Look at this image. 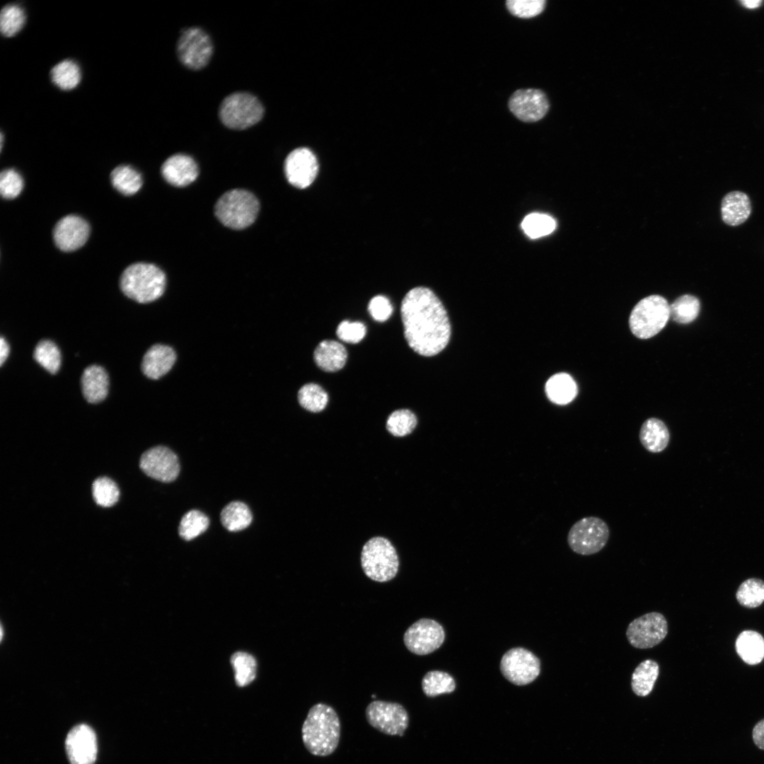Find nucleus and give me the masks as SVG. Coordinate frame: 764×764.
I'll use <instances>...</instances> for the list:
<instances>
[{"label":"nucleus","mask_w":764,"mask_h":764,"mask_svg":"<svg viewBox=\"0 0 764 764\" xmlns=\"http://www.w3.org/2000/svg\"><path fill=\"white\" fill-rule=\"evenodd\" d=\"M90 233L88 222L76 215H67L62 218L53 229V239L58 248L71 252L82 247Z\"/></svg>","instance_id":"a211bd4d"},{"label":"nucleus","mask_w":764,"mask_h":764,"mask_svg":"<svg viewBox=\"0 0 764 764\" xmlns=\"http://www.w3.org/2000/svg\"><path fill=\"white\" fill-rule=\"evenodd\" d=\"M298 400L304 409L310 412H318L326 407L328 395L321 386L311 383L303 385L300 388Z\"/></svg>","instance_id":"473e14b6"},{"label":"nucleus","mask_w":764,"mask_h":764,"mask_svg":"<svg viewBox=\"0 0 764 764\" xmlns=\"http://www.w3.org/2000/svg\"><path fill=\"white\" fill-rule=\"evenodd\" d=\"M54 85L62 90L69 91L76 88L81 81V71L78 64L72 60L66 59L57 64L50 71Z\"/></svg>","instance_id":"c756f323"},{"label":"nucleus","mask_w":764,"mask_h":764,"mask_svg":"<svg viewBox=\"0 0 764 764\" xmlns=\"http://www.w3.org/2000/svg\"><path fill=\"white\" fill-rule=\"evenodd\" d=\"M164 179L175 187H185L197 178L199 170L195 160L183 154H174L168 158L161 166Z\"/></svg>","instance_id":"6ab92c4d"},{"label":"nucleus","mask_w":764,"mask_h":764,"mask_svg":"<svg viewBox=\"0 0 764 764\" xmlns=\"http://www.w3.org/2000/svg\"><path fill=\"white\" fill-rule=\"evenodd\" d=\"M511 112L520 120L534 122L548 112L549 103L544 92L539 89H519L509 100Z\"/></svg>","instance_id":"2eb2a0df"},{"label":"nucleus","mask_w":764,"mask_h":764,"mask_svg":"<svg viewBox=\"0 0 764 764\" xmlns=\"http://www.w3.org/2000/svg\"><path fill=\"white\" fill-rule=\"evenodd\" d=\"M639 439L642 446L649 452L660 453L668 446L670 433L665 423L655 417L645 420L641 426Z\"/></svg>","instance_id":"b1692460"},{"label":"nucleus","mask_w":764,"mask_h":764,"mask_svg":"<svg viewBox=\"0 0 764 764\" xmlns=\"http://www.w3.org/2000/svg\"><path fill=\"white\" fill-rule=\"evenodd\" d=\"M139 466L149 477L169 482L175 480L180 472V463L175 453L165 446H155L141 456Z\"/></svg>","instance_id":"4468645a"},{"label":"nucleus","mask_w":764,"mask_h":764,"mask_svg":"<svg viewBox=\"0 0 764 764\" xmlns=\"http://www.w3.org/2000/svg\"><path fill=\"white\" fill-rule=\"evenodd\" d=\"M109 380L105 370L98 365L88 366L81 376L84 398L90 403L103 401L108 393Z\"/></svg>","instance_id":"4be33fe9"},{"label":"nucleus","mask_w":764,"mask_h":764,"mask_svg":"<svg viewBox=\"0 0 764 764\" xmlns=\"http://www.w3.org/2000/svg\"><path fill=\"white\" fill-rule=\"evenodd\" d=\"M318 171L316 156L307 148H298L286 156L284 173L288 182L298 188L308 187L315 180Z\"/></svg>","instance_id":"dca6fc26"},{"label":"nucleus","mask_w":764,"mask_h":764,"mask_svg":"<svg viewBox=\"0 0 764 764\" xmlns=\"http://www.w3.org/2000/svg\"><path fill=\"white\" fill-rule=\"evenodd\" d=\"M219 115L226 127L233 129H245L261 120L264 115V108L255 96L245 92H236L223 100Z\"/></svg>","instance_id":"0eeeda50"},{"label":"nucleus","mask_w":764,"mask_h":764,"mask_svg":"<svg viewBox=\"0 0 764 764\" xmlns=\"http://www.w3.org/2000/svg\"><path fill=\"white\" fill-rule=\"evenodd\" d=\"M120 286L128 298L141 303H150L163 294L166 276L159 267L153 264L137 262L124 270Z\"/></svg>","instance_id":"7ed1b4c3"},{"label":"nucleus","mask_w":764,"mask_h":764,"mask_svg":"<svg viewBox=\"0 0 764 764\" xmlns=\"http://www.w3.org/2000/svg\"><path fill=\"white\" fill-rule=\"evenodd\" d=\"M33 357L35 360L51 374H55L61 365V354L57 346L52 341L45 340L36 345Z\"/></svg>","instance_id":"f704fd0d"},{"label":"nucleus","mask_w":764,"mask_h":764,"mask_svg":"<svg viewBox=\"0 0 764 764\" xmlns=\"http://www.w3.org/2000/svg\"><path fill=\"white\" fill-rule=\"evenodd\" d=\"M545 393L552 403L566 405L576 397L577 386L567 374L559 373L551 376L545 384Z\"/></svg>","instance_id":"393cba45"},{"label":"nucleus","mask_w":764,"mask_h":764,"mask_svg":"<svg viewBox=\"0 0 764 764\" xmlns=\"http://www.w3.org/2000/svg\"><path fill=\"white\" fill-rule=\"evenodd\" d=\"M736 649L746 664H757L764 658V639L757 632L745 630L736 639Z\"/></svg>","instance_id":"a878e982"},{"label":"nucleus","mask_w":764,"mask_h":764,"mask_svg":"<svg viewBox=\"0 0 764 764\" xmlns=\"http://www.w3.org/2000/svg\"><path fill=\"white\" fill-rule=\"evenodd\" d=\"M112 186L124 195L129 196L137 192L142 185L141 174L128 165H121L111 172Z\"/></svg>","instance_id":"cd10ccee"},{"label":"nucleus","mask_w":764,"mask_h":764,"mask_svg":"<svg viewBox=\"0 0 764 764\" xmlns=\"http://www.w3.org/2000/svg\"><path fill=\"white\" fill-rule=\"evenodd\" d=\"M521 227L528 236L537 238L551 233L555 229L556 222L549 215L532 213L523 219Z\"/></svg>","instance_id":"e433bc0d"},{"label":"nucleus","mask_w":764,"mask_h":764,"mask_svg":"<svg viewBox=\"0 0 764 764\" xmlns=\"http://www.w3.org/2000/svg\"><path fill=\"white\" fill-rule=\"evenodd\" d=\"M445 639V632L436 621L422 618L411 625L405 631L403 642L407 649L417 655L429 654L441 647Z\"/></svg>","instance_id":"ddd939ff"},{"label":"nucleus","mask_w":764,"mask_h":764,"mask_svg":"<svg viewBox=\"0 0 764 764\" xmlns=\"http://www.w3.org/2000/svg\"><path fill=\"white\" fill-rule=\"evenodd\" d=\"M507 8L514 16L519 18H531L539 15L545 6V0H508Z\"/></svg>","instance_id":"37998d69"},{"label":"nucleus","mask_w":764,"mask_h":764,"mask_svg":"<svg viewBox=\"0 0 764 764\" xmlns=\"http://www.w3.org/2000/svg\"><path fill=\"white\" fill-rule=\"evenodd\" d=\"M175 360L176 354L170 347L154 345L144 355L141 371L146 377L158 379L171 369Z\"/></svg>","instance_id":"aec40b11"},{"label":"nucleus","mask_w":764,"mask_h":764,"mask_svg":"<svg viewBox=\"0 0 764 764\" xmlns=\"http://www.w3.org/2000/svg\"><path fill=\"white\" fill-rule=\"evenodd\" d=\"M752 738L755 745L764 751V719L759 721L754 726L752 731Z\"/></svg>","instance_id":"49530a36"},{"label":"nucleus","mask_w":764,"mask_h":764,"mask_svg":"<svg viewBox=\"0 0 764 764\" xmlns=\"http://www.w3.org/2000/svg\"><path fill=\"white\" fill-rule=\"evenodd\" d=\"M417 423L415 415L407 409L393 412L386 421V429L393 436H404L413 432Z\"/></svg>","instance_id":"4c0bfd02"},{"label":"nucleus","mask_w":764,"mask_h":764,"mask_svg":"<svg viewBox=\"0 0 764 764\" xmlns=\"http://www.w3.org/2000/svg\"><path fill=\"white\" fill-rule=\"evenodd\" d=\"M610 536L607 523L597 516H586L571 527L567 543L574 552L590 555L598 552L606 545Z\"/></svg>","instance_id":"6e6552de"},{"label":"nucleus","mask_w":764,"mask_h":764,"mask_svg":"<svg viewBox=\"0 0 764 764\" xmlns=\"http://www.w3.org/2000/svg\"><path fill=\"white\" fill-rule=\"evenodd\" d=\"M316 365L327 372H334L341 369L345 364L347 352L345 347L335 340L320 342L313 353Z\"/></svg>","instance_id":"5701e85b"},{"label":"nucleus","mask_w":764,"mask_h":764,"mask_svg":"<svg viewBox=\"0 0 764 764\" xmlns=\"http://www.w3.org/2000/svg\"><path fill=\"white\" fill-rule=\"evenodd\" d=\"M253 519L248 507L241 502L228 504L221 512L222 525L229 531H239L247 528Z\"/></svg>","instance_id":"c85d7f7f"},{"label":"nucleus","mask_w":764,"mask_h":764,"mask_svg":"<svg viewBox=\"0 0 764 764\" xmlns=\"http://www.w3.org/2000/svg\"><path fill=\"white\" fill-rule=\"evenodd\" d=\"M9 351H10V349H9L8 344L5 340V339L1 337V339H0V364H1V366H2L3 364L5 362V361L6 360V359H7V357L8 356V354H9Z\"/></svg>","instance_id":"de8ad7c7"},{"label":"nucleus","mask_w":764,"mask_h":764,"mask_svg":"<svg viewBox=\"0 0 764 764\" xmlns=\"http://www.w3.org/2000/svg\"><path fill=\"white\" fill-rule=\"evenodd\" d=\"M25 15L23 8L15 4L5 6L0 15V28L6 37H12L23 28Z\"/></svg>","instance_id":"ea45409f"},{"label":"nucleus","mask_w":764,"mask_h":764,"mask_svg":"<svg viewBox=\"0 0 764 764\" xmlns=\"http://www.w3.org/2000/svg\"><path fill=\"white\" fill-rule=\"evenodd\" d=\"M423 693L430 698L451 693L456 688V682L448 673L441 671L427 672L422 681Z\"/></svg>","instance_id":"7c9ffc66"},{"label":"nucleus","mask_w":764,"mask_h":764,"mask_svg":"<svg viewBox=\"0 0 764 764\" xmlns=\"http://www.w3.org/2000/svg\"><path fill=\"white\" fill-rule=\"evenodd\" d=\"M340 721L330 705L317 703L308 712L301 727L306 750L316 756H328L336 750L340 738Z\"/></svg>","instance_id":"f03ea898"},{"label":"nucleus","mask_w":764,"mask_h":764,"mask_svg":"<svg viewBox=\"0 0 764 764\" xmlns=\"http://www.w3.org/2000/svg\"><path fill=\"white\" fill-rule=\"evenodd\" d=\"M700 307V301L695 296L683 295L669 305L670 317L677 323H688L696 318Z\"/></svg>","instance_id":"2f4dec72"},{"label":"nucleus","mask_w":764,"mask_h":764,"mask_svg":"<svg viewBox=\"0 0 764 764\" xmlns=\"http://www.w3.org/2000/svg\"><path fill=\"white\" fill-rule=\"evenodd\" d=\"M659 673V664L652 659L642 661L632 675L631 686L638 696L648 695L652 690Z\"/></svg>","instance_id":"bb28decb"},{"label":"nucleus","mask_w":764,"mask_h":764,"mask_svg":"<svg viewBox=\"0 0 764 764\" xmlns=\"http://www.w3.org/2000/svg\"><path fill=\"white\" fill-rule=\"evenodd\" d=\"M92 492L96 504L103 507L113 506L120 497L117 485L107 477L98 478L93 482Z\"/></svg>","instance_id":"a19ab883"},{"label":"nucleus","mask_w":764,"mask_h":764,"mask_svg":"<svg viewBox=\"0 0 764 764\" xmlns=\"http://www.w3.org/2000/svg\"><path fill=\"white\" fill-rule=\"evenodd\" d=\"M500 671L503 676L516 685H525L532 683L539 675L540 662L531 651L516 647L508 650L500 661Z\"/></svg>","instance_id":"9b49d317"},{"label":"nucleus","mask_w":764,"mask_h":764,"mask_svg":"<svg viewBox=\"0 0 764 764\" xmlns=\"http://www.w3.org/2000/svg\"><path fill=\"white\" fill-rule=\"evenodd\" d=\"M366 332V326L361 322L342 321L337 326L336 334L339 339L347 342L356 344L360 342Z\"/></svg>","instance_id":"c03bdc74"},{"label":"nucleus","mask_w":764,"mask_h":764,"mask_svg":"<svg viewBox=\"0 0 764 764\" xmlns=\"http://www.w3.org/2000/svg\"><path fill=\"white\" fill-rule=\"evenodd\" d=\"M669 318L667 301L659 295H651L639 301L632 309L630 328L638 338L648 339L659 333Z\"/></svg>","instance_id":"423d86ee"},{"label":"nucleus","mask_w":764,"mask_h":764,"mask_svg":"<svg viewBox=\"0 0 764 764\" xmlns=\"http://www.w3.org/2000/svg\"><path fill=\"white\" fill-rule=\"evenodd\" d=\"M668 633V624L660 613L651 612L632 620L626 635L630 644L637 649H649L661 643Z\"/></svg>","instance_id":"f8f14e48"},{"label":"nucleus","mask_w":764,"mask_h":764,"mask_svg":"<svg viewBox=\"0 0 764 764\" xmlns=\"http://www.w3.org/2000/svg\"><path fill=\"white\" fill-rule=\"evenodd\" d=\"M365 715L372 727L389 736H403L409 724L407 710L398 702L374 700L366 707Z\"/></svg>","instance_id":"9d476101"},{"label":"nucleus","mask_w":764,"mask_h":764,"mask_svg":"<svg viewBox=\"0 0 764 764\" xmlns=\"http://www.w3.org/2000/svg\"><path fill=\"white\" fill-rule=\"evenodd\" d=\"M739 603L747 608H756L764 601V582L752 578L743 581L736 592Z\"/></svg>","instance_id":"58836bf2"},{"label":"nucleus","mask_w":764,"mask_h":764,"mask_svg":"<svg viewBox=\"0 0 764 764\" xmlns=\"http://www.w3.org/2000/svg\"><path fill=\"white\" fill-rule=\"evenodd\" d=\"M751 213V203L748 196L741 191L727 193L721 203L722 221L731 226L744 223Z\"/></svg>","instance_id":"412c9836"},{"label":"nucleus","mask_w":764,"mask_h":764,"mask_svg":"<svg viewBox=\"0 0 764 764\" xmlns=\"http://www.w3.org/2000/svg\"><path fill=\"white\" fill-rule=\"evenodd\" d=\"M231 662L235 673V681L238 686L248 685L254 680L256 661L253 656L238 652L231 656Z\"/></svg>","instance_id":"c9c22d12"},{"label":"nucleus","mask_w":764,"mask_h":764,"mask_svg":"<svg viewBox=\"0 0 764 764\" xmlns=\"http://www.w3.org/2000/svg\"><path fill=\"white\" fill-rule=\"evenodd\" d=\"M23 188V180L21 174L13 168L4 170L0 175V192L4 199L17 197Z\"/></svg>","instance_id":"79ce46f5"},{"label":"nucleus","mask_w":764,"mask_h":764,"mask_svg":"<svg viewBox=\"0 0 764 764\" xmlns=\"http://www.w3.org/2000/svg\"><path fill=\"white\" fill-rule=\"evenodd\" d=\"M361 564L364 574L369 579L386 582L396 576L399 558L395 548L387 538L374 537L364 545Z\"/></svg>","instance_id":"39448f33"},{"label":"nucleus","mask_w":764,"mask_h":764,"mask_svg":"<svg viewBox=\"0 0 764 764\" xmlns=\"http://www.w3.org/2000/svg\"><path fill=\"white\" fill-rule=\"evenodd\" d=\"M213 54L209 35L197 27L184 30L177 42V54L181 63L192 70L204 68Z\"/></svg>","instance_id":"1a4fd4ad"},{"label":"nucleus","mask_w":764,"mask_h":764,"mask_svg":"<svg viewBox=\"0 0 764 764\" xmlns=\"http://www.w3.org/2000/svg\"><path fill=\"white\" fill-rule=\"evenodd\" d=\"M740 3L742 4L743 6H744V7H746L747 8L754 9V8H758L763 4V1H760V0H758V1H756V0H753V1L745 0V1H740Z\"/></svg>","instance_id":"09e8293b"},{"label":"nucleus","mask_w":764,"mask_h":764,"mask_svg":"<svg viewBox=\"0 0 764 764\" xmlns=\"http://www.w3.org/2000/svg\"><path fill=\"white\" fill-rule=\"evenodd\" d=\"M368 310L375 320L383 322L391 316L393 306L388 298L382 295H377L369 301Z\"/></svg>","instance_id":"a18cd8bd"},{"label":"nucleus","mask_w":764,"mask_h":764,"mask_svg":"<svg viewBox=\"0 0 764 764\" xmlns=\"http://www.w3.org/2000/svg\"><path fill=\"white\" fill-rule=\"evenodd\" d=\"M65 748L71 764H93L97 756L94 731L87 724L75 726L66 736Z\"/></svg>","instance_id":"f3484780"},{"label":"nucleus","mask_w":764,"mask_h":764,"mask_svg":"<svg viewBox=\"0 0 764 764\" xmlns=\"http://www.w3.org/2000/svg\"><path fill=\"white\" fill-rule=\"evenodd\" d=\"M259 209V202L253 194L235 189L226 192L218 199L214 211L217 219L226 227L243 229L255 221Z\"/></svg>","instance_id":"20e7f679"},{"label":"nucleus","mask_w":764,"mask_h":764,"mask_svg":"<svg viewBox=\"0 0 764 764\" xmlns=\"http://www.w3.org/2000/svg\"><path fill=\"white\" fill-rule=\"evenodd\" d=\"M401 319L405 340L417 354L431 357L447 345L451 325L443 304L429 289L418 286L402 300Z\"/></svg>","instance_id":"f257e3e1"},{"label":"nucleus","mask_w":764,"mask_h":764,"mask_svg":"<svg viewBox=\"0 0 764 764\" xmlns=\"http://www.w3.org/2000/svg\"><path fill=\"white\" fill-rule=\"evenodd\" d=\"M209 524V518L198 510H190L181 519L178 533L180 536L190 540L203 533Z\"/></svg>","instance_id":"72a5a7b5"}]
</instances>
